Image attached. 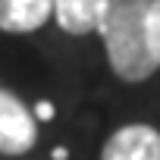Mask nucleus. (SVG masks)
<instances>
[{"mask_svg":"<svg viewBox=\"0 0 160 160\" xmlns=\"http://www.w3.org/2000/svg\"><path fill=\"white\" fill-rule=\"evenodd\" d=\"M148 3L151 0H107L98 25L113 75L129 85L148 82L160 69L148 38Z\"/></svg>","mask_w":160,"mask_h":160,"instance_id":"nucleus-1","label":"nucleus"},{"mask_svg":"<svg viewBox=\"0 0 160 160\" xmlns=\"http://www.w3.org/2000/svg\"><path fill=\"white\" fill-rule=\"evenodd\" d=\"M38 144V119L28 104L0 85V157H22Z\"/></svg>","mask_w":160,"mask_h":160,"instance_id":"nucleus-2","label":"nucleus"},{"mask_svg":"<svg viewBox=\"0 0 160 160\" xmlns=\"http://www.w3.org/2000/svg\"><path fill=\"white\" fill-rule=\"evenodd\" d=\"M101 160H160V129L151 122H126L107 135Z\"/></svg>","mask_w":160,"mask_h":160,"instance_id":"nucleus-3","label":"nucleus"},{"mask_svg":"<svg viewBox=\"0 0 160 160\" xmlns=\"http://www.w3.org/2000/svg\"><path fill=\"white\" fill-rule=\"evenodd\" d=\"M53 19V0H0V32L32 35Z\"/></svg>","mask_w":160,"mask_h":160,"instance_id":"nucleus-4","label":"nucleus"},{"mask_svg":"<svg viewBox=\"0 0 160 160\" xmlns=\"http://www.w3.org/2000/svg\"><path fill=\"white\" fill-rule=\"evenodd\" d=\"M107 0H53V22L66 35H91L101 25Z\"/></svg>","mask_w":160,"mask_h":160,"instance_id":"nucleus-5","label":"nucleus"},{"mask_svg":"<svg viewBox=\"0 0 160 160\" xmlns=\"http://www.w3.org/2000/svg\"><path fill=\"white\" fill-rule=\"evenodd\" d=\"M148 38H151L154 60L160 66V0H151L148 3Z\"/></svg>","mask_w":160,"mask_h":160,"instance_id":"nucleus-6","label":"nucleus"}]
</instances>
